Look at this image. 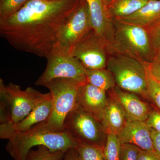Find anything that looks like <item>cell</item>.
Here are the masks:
<instances>
[{"mask_svg": "<svg viewBox=\"0 0 160 160\" xmlns=\"http://www.w3.org/2000/svg\"><path fill=\"white\" fill-rule=\"evenodd\" d=\"M86 75L87 83L104 91L112 89L116 86L113 75L107 68L86 69Z\"/></svg>", "mask_w": 160, "mask_h": 160, "instance_id": "cell-19", "label": "cell"}, {"mask_svg": "<svg viewBox=\"0 0 160 160\" xmlns=\"http://www.w3.org/2000/svg\"><path fill=\"white\" fill-rule=\"evenodd\" d=\"M112 90L113 96L125 111L127 121L146 122L151 112L148 104L134 93L124 91L118 86Z\"/></svg>", "mask_w": 160, "mask_h": 160, "instance_id": "cell-15", "label": "cell"}, {"mask_svg": "<svg viewBox=\"0 0 160 160\" xmlns=\"http://www.w3.org/2000/svg\"><path fill=\"white\" fill-rule=\"evenodd\" d=\"M138 160H160V157L155 152L146 151L140 149Z\"/></svg>", "mask_w": 160, "mask_h": 160, "instance_id": "cell-28", "label": "cell"}, {"mask_svg": "<svg viewBox=\"0 0 160 160\" xmlns=\"http://www.w3.org/2000/svg\"><path fill=\"white\" fill-rule=\"evenodd\" d=\"M70 50L57 43L46 56V69L36 81V86H44L57 78L71 79L81 83L87 82L86 68L71 54Z\"/></svg>", "mask_w": 160, "mask_h": 160, "instance_id": "cell-7", "label": "cell"}, {"mask_svg": "<svg viewBox=\"0 0 160 160\" xmlns=\"http://www.w3.org/2000/svg\"><path fill=\"white\" fill-rule=\"evenodd\" d=\"M64 129L78 143L105 146L106 134L101 122L77 104L66 117Z\"/></svg>", "mask_w": 160, "mask_h": 160, "instance_id": "cell-8", "label": "cell"}, {"mask_svg": "<svg viewBox=\"0 0 160 160\" xmlns=\"http://www.w3.org/2000/svg\"><path fill=\"white\" fill-rule=\"evenodd\" d=\"M108 45L92 30L70 49L71 54L86 69L107 68Z\"/></svg>", "mask_w": 160, "mask_h": 160, "instance_id": "cell-10", "label": "cell"}, {"mask_svg": "<svg viewBox=\"0 0 160 160\" xmlns=\"http://www.w3.org/2000/svg\"><path fill=\"white\" fill-rule=\"evenodd\" d=\"M117 21L143 27L146 29L160 22V0L148 1L145 6L127 17Z\"/></svg>", "mask_w": 160, "mask_h": 160, "instance_id": "cell-16", "label": "cell"}, {"mask_svg": "<svg viewBox=\"0 0 160 160\" xmlns=\"http://www.w3.org/2000/svg\"><path fill=\"white\" fill-rule=\"evenodd\" d=\"M106 68L120 89L147 98L146 64L126 56L112 54L109 55Z\"/></svg>", "mask_w": 160, "mask_h": 160, "instance_id": "cell-6", "label": "cell"}, {"mask_svg": "<svg viewBox=\"0 0 160 160\" xmlns=\"http://www.w3.org/2000/svg\"><path fill=\"white\" fill-rule=\"evenodd\" d=\"M121 146L118 135L112 133L106 134L103 149L105 160H121Z\"/></svg>", "mask_w": 160, "mask_h": 160, "instance_id": "cell-21", "label": "cell"}, {"mask_svg": "<svg viewBox=\"0 0 160 160\" xmlns=\"http://www.w3.org/2000/svg\"><path fill=\"white\" fill-rule=\"evenodd\" d=\"M85 84L71 79L57 78L44 85L49 89L52 100L51 114L43 122L48 129L54 131L65 130V120L77 105L79 89Z\"/></svg>", "mask_w": 160, "mask_h": 160, "instance_id": "cell-5", "label": "cell"}, {"mask_svg": "<svg viewBox=\"0 0 160 160\" xmlns=\"http://www.w3.org/2000/svg\"><path fill=\"white\" fill-rule=\"evenodd\" d=\"M31 87L22 90L18 85H5L0 79V122L16 124L26 118L46 97Z\"/></svg>", "mask_w": 160, "mask_h": 160, "instance_id": "cell-4", "label": "cell"}, {"mask_svg": "<svg viewBox=\"0 0 160 160\" xmlns=\"http://www.w3.org/2000/svg\"><path fill=\"white\" fill-rule=\"evenodd\" d=\"M125 111L117 100L114 97L108 100L101 122L106 134L118 135L127 122Z\"/></svg>", "mask_w": 160, "mask_h": 160, "instance_id": "cell-17", "label": "cell"}, {"mask_svg": "<svg viewBox=\"0 0 160 160\" xmlns=\"http://www.w3.org/2000/svg\"><path fill=\"white\" fill-rule=\"evenodd\" d=\"M118 136L121 144H132L143 150L155 152L151 128L146 122L127 121Z\"/></svg>", "mask_w": 160, "mask_h": 160, "instance_id": "cell-14", "label": "cell"}, {"mask_svg": "<svg viewBox=\"0 0 160 160\" xmlns=\"http://www.w3.org/2000/svg\"><path fill=\"white\" fill-rule=\"evenodd\" d=\"M6 149L14 160H26L35 146H45L52 151H67L76 148L78 143L66 130H49L43 122L26 131L12 134L8 138Z\"/></svg>", "mask_w": 160, "mask_h": 160, "instance_id": "cell-2", "label": "cell"}, {"mask_svg": "<svg viewBox=\"0 0 160 160\" xmlns=\"http://www.w3.org/2000/svg\"><path fill=\"white\" fill-rule=\"evenodd\" d=\"M76 149L79 160H105L104 147L79 143Z\"/></svg>", "mask_w": 160, "mask_h": 160, "instance_id": "cell-22", "label": "cell"}, {"mask_svg": "<svg viewBox=\"0 0 160 160\" xmlns=\"http://www.w3.org/2000/svg\"><path fill=\"white\" fill-rule=\"evenodd\" d=\"M147 30L155 53L156 60L160 59V22Z\"/></svg>", "mask_w": 160, "mask_h": 160, "instance_id": "cell-25", "label": "cell"}, {"mask_svg": "<svg viewBox=\"0 0 160 160\" xmlns=\"http://www.w3.org/2000/svg\"><path fill=\"white\" fill-rule=\"evenodd\" d=\"M63 160H79L76 148H71L66 152Z\"/></svg>", "mask_w": 160, "mask_h": 160, "instance_id": "cell-31", "label": "cell"}, {"mask_svg": "<svg viewBox=\"0 0 160 160\" xmlns=\"http://www.w3.org/2000/svg\"><path fill=\"white\" fill-rule=\"evenodd\" d=\"M147 75V98H149L160 109V81L155 78L149 71L146 64Z\"/></svg>", "mask_w": 160, "mask_h": 160, "instance_id": "cell-23", "label": "cell"}, {"mask_svg": "<svg viewBox=\"0 0 160 160\" xmlns=\"http://www.w3.org/2000/svg\"><path fill=\"white\" fill-rule=\"evenodd\" d=\"M151 129L160 132V112L157 111L151 112L146 121Z\"/></svg>", "mask_w": 160, "mask_h": 160, "instance_id": "cell-27", "label": "cell"}, {"mask_svg": "<svg viewBox=\"0 0 160 160\" xmlns=\"http://www.w3.org/2000/svg\"><path fill=\"white\" fill-rule=\"evenodd\" d=\"M151 134L153 149L156 153L160 157V132L151 128Z\"/></svg>", "mask_w": 160, "mask_h": 160, "instance_id": "cell-30", "label": "cell"}, {"mask_svg": "<svg viewBox=\"0 0 160 160\" xmlns=\"http://www.w3.org/2000/svg\"><path fill=\"white\" fill-rule=\"evenodd\" d=\"M148 68L152 75L160 81V59L155 60L150 64H147Z\"/></svg>", "mask_w": 160, "mask_h": 160, "instance_id": "cell-29", "label": "cell"}, {"mask_svg": "<svg viewBox=\"0 0 160 160\" xmlns=\"http://www.w3.org/2000/svg\"><path fill=\"white\" fill-rule=\"evenodd\" d=\"M86 1L89 8L92 30L109 46L112 42L115 30L114 20L109 11L111 0Z\"/></svg>", "mask_w": 160, "mask_h": 160, "instance_id": "cell-11", "label": "cell"}, {"mask_svg": "<svg viewBox=\"0 0 160 160\" xmlns=\"http://www.w3.org/2000/svg\"><path fill=\"white\" fill-rule=\"evenodd\" d=\"M92 31L88 4L82 0L60 29L57 43L70 49Z\"/></svg>", "mask_w": 160, "mask_h": 160, "instance_id": "cell-9", "label": "cell"}, {"mask_svg": "<svg viewBox=\"0 0 160 160\" xmlns=\"http://www.w3.org/2000/svg\"><path fill=\"white\" fill-rule=\"evenodd\" d=\"M29 0H0V19L18 11Z\"/></svg>", "mask_w": 160, "mask_h": 160, "instance_id": "cell-24", "label": "cell"}, {"mask_svg": "<svg viewBox=\"0 0 160 160\" xmlns=\"http://www.w3.org/2000/svg\"><path fill=\"white\" fill-rule=\"evenodd\" d=\"M147 1H151V0H147Z\"/></svg>", "mask_w": 160, "mask_h": 160, "instance_id": "cell-32", "label": "cell"}, {"mask_svg": "<svg viewBox=\"0 0 160 160\" xmlns=\"http://www.w3.org/2000/svg\"><path fill=\"white\" fill-rule=\"evenodd\" d=\"M52 109V100L50 92L36 106L26 118L16 124L0 125V138L7 139L12 134L26 131L32 127L46 121L50 116Z\"/></svg>", "mask_w": 160, "mask_h": 160, "instance_id": "cell-12", "label": "cell"}, {"mask_svg": "<svg viewBox=\"0 0 160 160\" xmlns=\"http://www.w3.org/2000/svg\"><path fill=\"white\" fill-rule=\"evenodd\" d=\"M147 0H111L109 11L114 20L127 17L145 6Z\"/></svg>", "mask_w": 160, "mask_h": 160, "instance_id": "cell-18", "label": "cell"}, {"mask_svg": "<svg viewBox=\"0 0 160 160\" xmlns=\"http://www.w3.org/2000/svg\"><path fill=\"white\" fill-rule=\"evenodd\" d=\"M82 0H29L0 19V35L15 49L46 58L66 19Z\"/></svg>", "mask_w": 160, "mask_h": 160, "instance_id": "cell-1", "label": "cell"}, {"mask_svg": "<svg viewBox=\"0 0 160 160\" xmlns=\"http://www.w3.org/2000/svg\"><path fill=\"white\" fill-rule=\"evenodd\" d=\"M140 149L132 144H122L120 160H138Z\"/></svg>", "mask_w": 160, "mask_h": 160, "instance_id": "cell-26", "label": "cell"}, {"mask_svg": "<svg viewBox=\"0 0 160 160\" xmlns=\"http://www.w3.org/2000/svg\"><path fill=\"white\" fill-rule=\"evenodd\" d=\"M108 100L106 91L86 83L79 89L77 104L101 122Z\"/></svg>", "mask_w": 160, "mask_h": 160, "instance_id": "cell-13", "label": "cell"}, {"mask_svg": "<svg viewBox=\"0 0 160 160\" xmlns=\"http://www.w3.org/2000/svg\"><path fill=\"white\" fill-rule=\"evenodd\" d=\"M66 152L52 151L45 146H38L36 150L29 151L26 160H63Z\"/></svg>", "mask_w": 160, "mask_h": 160, "instance_id": "cell-20", "label": "cell"}, {"mask_svg": "<svg viewBox=\"0 0 160 160\" xmlns=\"http://www.w3.org/2000/svg\"><path fill=\"white\" fill-rule=\"evenodd\" d=\"M114 26L113 39L108 47L109 55L126 56L145 64L154 62L156 57L147 29L117 20Z\"/></svg>", "mask_w": 160, "mask_h": 160, "instance_id": "cell-3", "label": "cell"}]
</instances>
